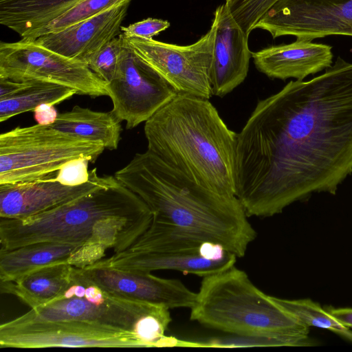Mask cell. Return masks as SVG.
<instances>
[{"label":"cell","mask_w":352,"mask_h":352,"mask_svg":"<svg viewBox=\"0 0 352 352\" xmlns=\"http://www.w3.org/2000/svg\"><path fill=\"white\" fill-rule=\"evenodd\" d=\"M351 174L352 63L340 56L258 101L237 133L236 197L248 217L335 195Z\"/></svg>","instance_id":"1"},{"label":"cell","mask_w":352,"mask_h":352,"mask_svg":"<svg viewBox=\"0 0 352 352\" xmlns=\"http://www.w3.org/2000/svg\"><path fill=\"white\" fill-rule=\"evenodd\" d=\"M146 203L115 176L87 194L24 219L0 218V250L52 241L82 245V263L92 264L107 249L129 248L149 227Z\"/></svg>","instance_id":"2"},{"label":"cell","mask_w":352,"mask_h":352,"mask_svg":"<svg viewBox=\"0 0 352 352\" xmlns=\"http://www.w3.org/2000/svg\"><path fill=\"white\" fill-rule=\"evenodd\" d=\"M114 176L146 203L153 223L219 244L237 257L256 237L236 196L198 184L148 150Z\"/></svg>","instance_id":"3"},{"label":"cell","mask_w":352,"mask_h":352,"mask_svg":"<svg viewBox=\"0 0 352 352\" xmlns=\"http://www.w3.org/2000/svg\"><path fill=\"white\" fill-rule=\"evenodd\" d=\"M147 150L199 185L236 196L237 133L212 103L177 94L145 122Z\"/></svg>","instance_id":"4"},{"label":"cell","mask_w":352,"mask_h":352,"mask_svg":"<svg viewBox=\"0 0 352 352\" xmlns=\"http://www.w3.org/2000/svg\"><path fill=\"white\" fill-rule=\"evenodd\" d=\"M190 319L236 336L309 334V327L258 289L233 266L203 277Z\"/></svg>","instance_id":"5"},{"label":"cell","mask_w":352,"mask_h":352,"mask_svg":"<svg viewBox=\"0 0 352 352\" xmlns=\"http://www.w3.org/2000/svg\"><path fill=\"white\" fill-rule=\"evenodd\" d=\"M61 320H82L122 328L136 333L148 348L177 343L174 338L165 336L172 320L168 308L111 295L89 281L75 266L70 285L58 298L31 309L8 322Z\"/></svg>","instance_id":"6"},{"label":"cell","mask_w":352,"mask_h":352,"mask_svg":"<svg viewBox=\"0 0 352 352\" xmlns=\"http://www.w3.org/2000/svg\"><path fill=\"white\" fill-rule=\"evenodd\" d=\"M104 149L102 143L50 125L14 128L0 135V184L45 177L74 159L84 157L94 162Z\"/></svg>","instance_id":"7"},{"label":"cell","mask_w":352,"mask_h":352,"mask_svg":"<svg viewBox=\"0 0 352 352\" xmlns=\"http://www.w3.org/2000/svg\"><path fill=\"white\" fill-rule=\"evenodd\" d=\"M0 78L52 82L67 87L79 95L108 96L106 82L87 65L33 41L0 43Z\"/></svg>","instance_id":"8"},{"label":"cell","mask_w":352,"mask_h":352,"mask_svg":"<svg viewBox=\"0 0 352 352\" xmlns=\"http://www.w3.org/2000/svg\"><path fill=\"white\" fill-rule=\"evenodd\" d=\"M215 34V26L212 23L204 36L187 45L153 38L124 36V39L133 52L155 69L177 94L209 99L212 96L210 75Z\"/></svg>","instance_id":"9"},{"label":"cell","mask_w":352,"mask_h":352,"mask_svg":"<svg viewBox=\"0 0 352 352\" xmlns=\"http://www.w3.org/2000/svg\"><path fill=\"white\" fill-rule=\"evenodd\" d=\"M1 348H148L134 332L82 320H61L0 326Z\"/></svg>","instance_id":"10"},{"label":"cell","mask_w":352,"mask_h":352,"mask_svg":"<svg viewBox=\"0 0 352 352\" xmlns=\"http://www.w3.org/2000/svg\"><path fill=\"white\" fill-rule=\"evenodd\" d=\"M105 88L113 103L111 112L119 121L126 122L127 129L146 122L177 94L124 39L118 72Z\"/></svg>","instance_id":"11"},{"label":"cell","mask_w":352,"mask_h":352,"mask_svg":"<svg viewBox=\"0 0 352 352\" xmlns=\"http://www.w3.org/2000/svg\"><path fill=\"white\" fill-rule=\"evenodd\" d=\"M256 29L276 38L314 41L332 35L352 37V0H278Z\"/></svg>","instance_id":"12"},{"label":"cell","mask_w":352,"mask_h":352,"mask_svg":"<svg viewBox=\"0 0 352 352\" xmlns=\"http://www.w3.org/2000/svg\"><path fill=\"white\" fill-rule=\"evenodd\" d=\"M80 272L91 283L107 293L125 299L145 302L167 308H191L197 293L180 280L160 278L151 272L113 268L95 262Z\"/></svg>","instance_id":"13"},{"label":"cell","mask_w":352,"mask_h":352,"mask_svg":"<svg viewBox=\"0 0 352 352\" xmlns=\"http://www.w3.org/2000/svg\"><path fill=\"white\" fill-rule=\"evenodd\" d=\"M236 256L222 245L210 241L199 248L170 252H131L114 253L100 264L129 271L151 272L171 270L205 277L234 266Z\"/></svg>","instance_id":"14"},{"label":"cell","mask_w":352,"mask_h":352,"mask_svg":"<svg viewBox=\"0 0 352 352\" xmlns=\"http://www.w3.org/2000/svg\"><path fill=\"white\" fill-rule=\"evenodd\" d=\"M89 181L66 186L54 179V174L36 180L0 184V218L24 219L62 206L107 184L113 176L90 170Z\"/></svg>","instance_id":"15"},{"label":"cell","mask_w":352,"mask_h":352,"mask_svg":"<svg viewBox=\"0 0 352 352\" xmlns=\"http://www.w3.org/2000/svg\"><path fill=\"white\" fill-rule=\"evenodd\" d=\"M131 1L118 4L57 32L41 35L33 41L88 66L111 40L121 34V25Z\"/></svg>","instance_id":"16"},{"label":"cell","mask_w":352,"mask_h":352,"mask_svg":"<svg viewBox=\"0 0 352 352\" xmlns=\"http://www.w3.org/2000/svg\"><path fill=\"white\" fill-rule=\"evenodd\" d=\"M212 24L216 34L210 69L212 96L223 97L245 79L252 52L248 35L232 16L224 3L214 11Z\"/></svg>","instance_id":"17"},{"label":"cell","mask_w":352,"mask_h":352,"mask_svg":"<svg viewBox=\"0 0 352 352\" xmlns=\"http://www.w3.org/2000/svg\"><path fill=\"white\" fill-rule=\"evenodd\" d=\"M252 58L259 72L270 78L283 80H303L333 64L331 46L300 38L252 52Z\"/></svg>","instance_id":"18"},{"label":"cell","mask_w":352,"mask_h":352,"mask_svg":"<svg viewBox=\"0 0 352 352\" xmlns=\"http://www.w3.org/2000/svg\"><path fill=\"white\" fill-rule=\"evenodd\" d=\"M74 266L68 262L48 265L15 280L0 281L1 294H12L37 308L58 298L72 280Z\"/></svg>","instance_id":"19"},{"label":"cell","mask_w":352,"mask_h":352,"mask_svg":"<svg viewBox=\"0 0 352 352\" xmlns=\"http://www.w3.org/2000/svg\"><path fill=\"white\" fill-rule=\"evenodd\" d=\"M82 247L79 244L41 241L0 250V281L13 280L48 265L69 263Z\"/></svg>","instance_id":"20"},{"label":"cell","mask_w":352,"mask_h":352,"mask_svg":"<svg viewBox=\"0 0 352 352\" xmlns=\"http://www.w3.org/2000/svg\"><path fill=\"white\" fill-rule=\"evenodd\" d=\"M50 126L72 135L102 143L109 150L118 148L122 131L120 121L111 111H96L78 105L58 113Z\"/></svg>","instance_id":"21"},{"label":"cell","mask_w":352,"mask_h":352,"mask_svg":"<svg viewBox=\"0 0 352 352\" xmlns=\"http://www.w3.org/2000/svg\"><path fill=\"white\" fill-rule=\"evenodd\" d=\"M80 1L0 0V23L24 38Z\"/></svg>","instance_id":"22"},{"label":"cell","mask_w":352,"mask_h":352,"mask_svg":"<svg viewBox=\"0 0 352 352\" xmlns=\"http://www.w3.org/2000/svg\"><path fill=\"white\" fill-rule=\"evenodd\" d=\"M76 92L65 86L46 82L29 81L18 93L0 98V122L30 111L42 104H58L72 98Z\"/></svg>","instance_id":"23"},{"label":"cell","mask_w":352,"mask_h":352,"mask_svg":"<svg viewBox=\"0 0 352 352\" xmlns=\"http://www.w3.org/2000/svg\"><path fill=\"white\" fill-rule=\"evenodd\" d=\"M271 298L304 325L329 330L352 342L350 328L338 321L318 302L309 298L289 300L274 296Z\"/></svg>","instance_id":"24"},{"label":"cell","mask_w":352,"mask_h":352,"mask_svg":"<svg viewBox=\"0 0 352 352\" xmlns=\"http://www.w3.org/2000/svg\"><path fill=\"white\" fill-rule=\"evenodd\" d=\"M126 1L132 0H81L45 27L21 39L33 41L41 35L57 32Z\"/></svg>","instance_id":"25"},{"label":"cell","mask_w":352,"mask_h":352,"mask_svg":"<svg viewBox=\"0 0 352 352\" xmlns=\"http://www.w3.org/2000/svg\"><path fill=\"white\" fill-rule=\"evenodd\" d=\"M278 0H232L226 3L237 23L250 35L258 23Z\"/></svg>","instance_id":"26"},{"label":"cell","mask_w":352,"mask_h":352,"mask_svg":"<svg viewBox=\"0 0 352 352\" xmlns=\"http://www.w3.org/2000/svg\"><path fill=\"white\" fill-rule=\"evenodd\" d=\"M124 50L122 34L111 40L93 58L88 67L106 83L115 77Z\"/></svg>","instance_id":"27"},{"label":"cell","mask_w":352,"mask_h":352,"mask_svg":"<svg viewBox=\"0 0 352 352\" xmlns=\"http://www.w3.org/2000/svg\"><path fill=\"white\" fill-rule=\"evenodd\" d=\"M88 159L80 157L65 164L56 173L54 179L66 186H78L87 182L91 176Z\"/></svg>","instance_id":"28"},{"label":"cell","mask_w":352,"mask_h":352,"mask_svg":"<svg viewBox=\"0 0 352 352\" xmlns=\"http://www.w3.org/2000/svg\"><path fill=\"white\" fill-rule=\"evenodd\" d=\"M169 27L170 23L166 20L147 18L128 26H121V32L125 37L151 39Z\"/></svg>","instance_id":"29"},{"label":"cell","mask_w":352,"mask_h":352,"mask_svg":"<svg viewBox=\"0 0 352 352\" xmlns=\"http://www.w3.org/2000/svg\"><path fill=\"white\" fill-rule=\"evenodd\" d=\"M33 111L35 120L41 125L52 124L58 114L54 105L50 104H40Z\"/></svg>","instance_id":"30"},{"label":"cell","mask_w":352,"mask_h":352,"mask_svg":"<svg viewBox=\"0 0 352 352\" xmlns=\"http://www.w3.org/2000/svg\"><path fill=\"white\" fill-rule=\"evenodd\" d=\"M28 83L29 81H14L0 78V98H8L18 93Z\"/></svg>","instance_id":"31"},{"label":"cell","mask_w":352,"mask_h":352,"mask_svg":"<svg viewBox=\"0 0 352 352\" xmlns=\"http://www.w3.org/2000/svg\"><path fill=\"white\" fill-rule=\"evenodd\" d=\"M327 311L338 321L346 327L352 328V308L333 307H325Z\"/></svg>","instance_id":"32"},{"label":"cell","mask_w":352,"mask_h":352,"mask_svg":"<svg viewBox=\"0 0 352 352\" xmlns=\"http://www.w3.org/2000/svg\"><path fill=\"white\" fill-rule=\"evenodd\" d=\"M232 0H225V3H229L232 1Z\"/></svg>","instance_id":"33"}]
</instances>
